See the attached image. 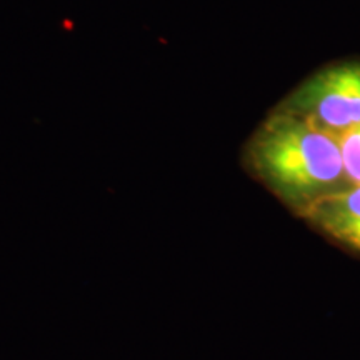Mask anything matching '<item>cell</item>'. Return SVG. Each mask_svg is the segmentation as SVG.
<instances>
[{"mask_svg": "<svg viewBox=\"0 0 360 360\" xmlns=\"http://www.w3.org/2000/svg\"><path fill=\"white\" fill-rule=\"evenodd\" d=\"M277 110L309 120L340 137L360 125V60L323 67L297 87Z\"/></svg>", "mask_w": 360, "mask_h": 360, "instance_id": "obj_2", "label": "cell"}, {"mask_svg": "<svg viewBox=\"0 0 360 360\" xmlns=\"http://www.w3.org/2000/svg\"><path fill=\"white\" fill-rule=\"evenodd\" d=\"M244 159L252 175L297 215L350 187L339 137L277 109L250 137Z\"/></svg>", "mask_w": 360, "mask_h": 360, "instance_id": "obj_1", "label": "cell"}, {"mask_svg": "<svg viewBox=\"0 0 360 360\" xmlns=\"http://www.w3.org/2000/svg\"><path fill=\"white\" fill-rule=\"evenodd\" d=\"M300 217L337 244L360 254V186L323 197Z\"/></svg>", "mask_w": 360, "mask_h": 360, "instance_id": "obj_3", "label": "cell"}, {"mask_svg": "<svg viewBox=\"0 0 360 360\" xmlns=\"http://www.w3.org/2000/svg\"><path fill=\"white\" fill-rule=\"evenodd\" d=\"M342 164L350 186H360V125L339 137Z\"/></svg>", "mask_w": 360, "mask_h": 360, "instance_id": "obj_4", "label": "cell"}]
</instances>
